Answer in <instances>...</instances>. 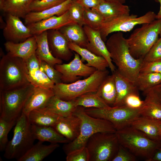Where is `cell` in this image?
Returning a JSON list of instances; mask_svg holds the SVG:
<instances>
[{
	"label": "cell",
	"mask_w": 161,
	"mask_h": 161,
	"mask_svg": "<svg viewBox=\"0 0 161 161\" xmlns=\"http://www.w3.org/2000/svg\"><path fill=\"white\" fill-rule=\"evenodd\" d=\"M84 111L92 117L110 122L117 131L130 126L135 118L140 116V109H132L124 105L103 108H85Z\"/></svg>",
	"instance_id": "cell-11"
},
{
	"label": "cell",
	"mask_w": 161,
	"mask_h": 161,
	"mask_svg": "<svg viewBox=\"0 0 161 161\" xmlns=\"http://www.w3.org/2000/svg\"><path fill=\"white\" fill-rule=\"evenodd\" d=\"M154 1L157 2L159 3L160 5V10L156 16V19H161V0H154Z\"/></svg>",
	"instance_id": "cell-51"
},
{
	"label": "cell",
	"mask_w": 161,
	"mask_h": 161,
	"mask_svg": "<svg viewBox=\"0 0 161 161\" xmlns=\"http://www.w3.org/2000/svg\"><path fill=\"white\" fill-rule=\"evenodd\" d=\"M47 39L51 53L55 57L61 60L69 61L72 55L69 41L58 30H47Z\"/></svg>",
	"instance_id": "cell-15"
},
{
	"label": "cell",
	"mask_w": 161,
	"mask_h": 161,
	"mask_svg": "<svg viewBox=\"0 0 161 161\" xmlns=\"http://www.w3.org/2000/svg\"><path fill=\"white\" fill-rule=\"evenodd\" d=\"M34 0H5L0 1V9L7 14L24 18L30 12V6Z\"/></svg>",
	"instance_id": "cell-29"
},
{
	"label": "cell",
	"mask_w": 161,
	"mask_h": 161,
	"mask_svg": "<svg viewBox=\"0 0 161 161\" xmlns=\"http://www.w3.org/2000/svg\"><path fill=\"white\" fill-rule=\"evenodd\" d=\"M83 18L85 25L98 30L104 20L101 15L94 9L90 8H84Z\"/></svg>",
	"instance_id": "cell-37"
},
{
	"label": "cell",
	"mask_w": 161,
	"mask_h": 161,
	"mask_svg": "<svg viewBox=\"0 0 161 161\" xmlns=\"http://www.w3.org/2000/svg\"><path fill=\"white\" fill-rule=\"evenodd\" d=\"M5 0H0V1H5Z\"/></svg>",
	"instance_id": "cell-55"
},
{
	"label": "cell",
	"mask_w": 161,
	"mask_h": 161,
	"mask_svg": "<svg viewBox=\"0 0 161 161\" xmlns=\"http://www.w3.org/2000/svg\"><path fill=\"white\" fill-rule=\"evenodd\" d=\"M156 14L149 11L140 17L136 15H122L104 20L99 30L105 42L110 34L117 32H127L136 25L151 22L156 19Z\"/></svg>",
	"instance_id": "cell-10"
},
{
	"label": "cell",
	"mask_w": 161,
	"mask_h": 161,
	"mask_svg": "<svg viewBox=\"0 0 161 161\" xmlns=\"http://www.w3.org/2000/svg\"><path fill=\"white\" fill-rule=\"evenodd\" d=\"M161 19L142 24L127 38L130 52L136 59H143L159 38Z\"/></svg>",
	"instance_id": "cell-7"
},
{
	"label": "cell",
	"mask_w": 161,
	"mask_h": 161,
	"mask_svg": "<svg viewBox=\"0 0 161 161\" xmlns=\"http://www.w3.org/2000/svg\"><path fill=\"white\" fill-rule=\"evenodd\" d=\"M140 116L161 123V106L157 103L145 99L140 109Z\"/></svg>",
	"instance_id": "cell-36"
},
{
	"label": "cell",
	"mask_w": 161,
	"mask_h": 161,
	"mask_svg": "<svg viewBox=\"0 0 161 161\" xmlns=\"http://www.w3.org/2000/svg\"><path fill=\"white\" fill-rule=\"evenodd\" d=\"M34 86L29 83L22 86L0 92V118L10 121L17 120Z\"/></svg>",
	"instance_id": "cell-6"
},
{
	"label": "cell",
	"mask_w": 161,
	"mask_h": 161,
	"mask_svg": "<svg viewBox=\"0 0 161 161\" xmlns=\"http://www.w3.org/2000/svg\"><path fill=\"white\" fill-rule=\"evenodd\" d=\"M159 35L160 36V38H161V30L159 34Z\"/></svg>",
	"instance_id": "cell-53"
},
{
	"label": "cell",
	"mask_w": 161,
	"mask_h": 161,
	"mask_svg": "<svg viewBox=\"0 0 161 161\" xmlns=\"http://www.w3.org/2000/svg\"><path fill=\"white\" fill-rule=\"evenodd\" d=\"M7 14L3 35L7 41L21 42L33 36L30 29L24 24L19 18L11 14Z\"/></svg>",
	"instance_id": "cell-13"
},
{
	"label": "cell",
	"mask_w": 161,
	"mask_h": 161,
	"mask_svg": "<svg viewBox=\"0 0 161 161\" xmlns=\"http://www.w3.org/2000/svg\"><path fill=\"white\" fill-rule=\"evenodd\" d=\"M66 155V161H89V154L86 147L75 150Z\"/></svg>",
	"instance_id": "cell-44"
},
{
	"label": "cell",
	"mask_w": 161,
	"mask_h": 161,
	"mask_svg": "<svg viewBox=\"0 0 161 161\" xmlns=\"http://www.w3.org/2000/svg\"><path fill=\"white\" fill-rule=\"evenodd\" d=\"M35 140L31 124L27 116L22 112L15 125L13 137L8 142L5 149L4 157L18 160L32 147Z\"/></svg>",
	"instance_id": "cell-5"
},
{
	"label": "cell",
	"mask_w": 161,
	"mask_h": 161,
	"mask_svg": "<svg viewBox=\"0 0 161 161\" xmlns=\"http://www.w3.org/2000/svg\"><path fill=\"white\" fill-rule=\"evenodd\" d=\"M136 156L120 144L117 152L112 161H135Z\"/></svg>",
	"instance_id": "cell-45"
},
{
	"label": "cell",
	"mask_w": 161,
	"mask_h": 161,
	"mask_svg": "<svg viewBox=\"0 0 161 161\" xmlns=\"http://www.w3.org/2000/svg\"><path fill=\"white\" fill-rule=\"evenodd\" d=\"M160 127L161 130V123L160 124Z\"/></svg>",
	"instance_id": "cell-54"
},
{
	"label": "cell",
	"mask_w": 161,
	"mask_h": 161,
	"mask_svg": "<svg viewBox=\"0 0 161 161\" xmlns=\"http://www.w3.org/2000/svg\"><path fill=\"white\" fill-rule=\"evenodd\" d=\"M115 80L117 92L116 101L113 106L123 105L124 100L130 93L138 92L136 84L121 74L117 69L112 72Z\"/></svg>",
	"instance_id": "cell-22"
},
{
	"label": "cell",
	"mask_w": 161,
	"mask_h": 161,
	"mask_svg": "<svg viewBox=\"0 0 161 161\" xmlns=\"http://www.w3.org/2000/svg\"><path fill=\"white\" fill-rule=\"evenodd\" d=\"M83 28L88 38V42L86 48L95 55L103 57L107 61L112 72L116 69L112 63L110 54L98 30L92 29L85 25Z\"/></svg>",
	"instance_id": "cell-14"
},
{
	"label": "cell",
	"mask_w": 161,
	"mask_h": 161,
	"mask_svg": "<svg viewBox=\"0 0 161 161\" xmlns=\"http://www.w3.org/2000/svg\"><path fill=\"white\" fill-rule=\"evenodd\" d=\"M96 92L107 105L113 106L116 98L117 92L114 76L113 73L105 78Z\"/></svg>",
	"instance_id": "cell-31"
},
{
	"label": "cell",
	"mask_w": 161,
	"mask_h": 161,
	"mask_svg": "<svg viewBox=\"0 0 161 161\" xmlns=\"http://www.w3.org/2000/svg\"><path fill=\"white\" fill-rule=\"evenodd\" d=\"M119 145L115 133L94 134L89 139L85 146L88 151L89 161H112Z\"/></svg>",
	"instance_id": "cell-9"
},
{
	"label": "cell",
	"mask_w": 161,
	"mask_h": 161,
	"mask_svg": "<svg viewBox=\"0 0 161 161\" xmlns=\"http://www.w3.org/2000/svg\"><path fill=\"white\" fill-rule=\"evenodd\" d=\"M29 83L25 61L7 53L4 55L0 62V92Z\"/></svg>",
	"instance_id": "cell-8"
},
{
	"label": "cell",
	"mask_w": 161,
	"mask_h": 161,
	"mask_svg": "<svg viewBox=\"0 0 161 161\" xmlns=\"http://www.w3.org/2000/svg\"><path fill=\"white\" fill-rule=\"evenodd\" d=\"M25 61L27 73L31 71L40 69L41 62L39 60L35 53Z\"/></svg>",
	"instance_id": "cell-48"
},
{
	"label": "cell",
	"mask_w": 161,
	"mask_h": 161,
	"mask_svg": "<svg viewBox=\"0 0 161 161\" xmlns=\"http://www.w3.org/2000/svg\"><path fill=\"white\" fill-rule=\"evenodd\" d=\"M161 123L140 116L135 118L130 126L141 131L153 140L161 143Z\"/></svg>",
	"instance_id": "cell-20"
},
{
	"label": "cell",
	"mask_w": 161,
	"mask_h": 161,
	"mask_svg": "<svg viewBox=\"0 0 161 161\" xmlns=\"http://www.w3.org/2000/svg\"><path fill=\"white\" fill-rule=\"evenodd\" d=\"M161 60V38H159L146 54L143 62H148Z\"/></svg>",
	"instance_id": "cell-43"
},
{
	"label": "cell",
	"mask_w": 161,
	"mask_h": 161,
	"mask_svg": "<svg viewBox=\"0 0 161 161\" xmlns=\"http://www.w3.org/2000/svg\"><path fill=\"white\" fill-rule=\"evenodd\" d=\"M109 73L107 69L97 70L84 79L79 80L71 83H61L55 84L52 89L55 95L60 99L72 100L86 93L96 92Z\"/></svg>",
	"instance_id": "cell-4"
},
{
	"label": "cell",
	"mask_w": 161,
	"mask_h": 161,
	"mask_svg": "<svg viewBox=\"0 0 161 161\" xmlns=\"http://www.w3.org/2000/svg\"><path fill=\"white\" fill-rule=\"evenodd\" d=\"M85 108L78 106L73 113L81 120L80 132L76 139L64 145L63 148L66 154L75 150L85 147L89 138L96 133H115L117 131L110 122L89 115L85 112Z\"/></svg>",
	"instance_id": "cell-2"
},
{
	"label": "cell",
	"mask_w": 161,
	"mask_h": 161,
	"mask_svg": "<svg viewBox=\"0 0 161 161\" xmlns=\"http://www.w3.org/2000/svg\"><path fill=\"white\" fill-rule=\"evenodd\" d=\"M77 107L72 100H63L54 95L43 108L59 117H66L72 114Z\"/></svg>",
	"instance_id": "cell-26"
},
{
	"label": "cell",
	"mask_w": 161,
	"mask_h": 161,
	"mask_svg": "<svg viewBox=\"0 0 161 161\" xmlns=\"http://www.w3.org/2000/svg\"><path fill=\"white\" fill-rule=\"evenodd\" d=\"M66 0H34L30 6V12H39L56 6Z\"/></svg>",
	"instance_id": "cell-39"
},
{
	"label": "cell",
	"mask_w": 161,
	"mask_h": 161,
	"mask_svg": "<svg viewBox=\"0 0 161 161\" xmlns=\"http://www.w3.org/2000/svg\"><path fill=\"white\" fill-rule=\"evenodd\" d=\"M100 13L104 20L116 16L130 14L129 7L117 1L103 0L97 7L92 8Z\"/></svg>",
	"instance_id": "cell-27"
},
{
	"label": "cell",
	"mask_w": 161,
	"mask_h": 161,
	"mask_svg": "<svg viewBox=\"0 0 161 161\" xmlns=\"http://www.w3.org/2000/svg\"><path fill=\"white\" fill-rule=\"evenodd\" d=\"M27 117L31 124L52 127L59 116L42 108L31 111Z\"/></svg>",
	"instance_id": "cell-32"
},
{
	"label": "cell",
	"mask_w": 161,
	"mask_h": 161,
	"mask_svg": "<svg viewBox=\"0 0 161 161\" xmlns=\"http://www.w3.org/2000/svg\"><path fill=\"white\" fill-rule=\"evenodd\" d=\"M144 100L140 99L138 92L130 93L125 98L123 105L133 109H140L143 106Z\"/></svg>",
	"instance_id": "cell-42"
},
{
	"label": "cell",
	"mask_w": 161,
	"mask_h": 161,
	"mask_svg": "<svg viewBox=\"0 0 161 161\" xmlns=\"http://www.w3.org/2000/svg\"><path fill=\"white\" fill-rule=\"evenodd\" d=\"M161 83V73H140L136 85L139 90L144 92Z\"/></svg>",
	"instance_id": "cell-34"
},
{
	"label": "cell",
	"mask_w": 161,
	"mask_h": 161,
	"mask_svg": "<svg viewBox=\"0 0 161 161\" xmlns=\"http://www.w3.org/2000/svg\"><path fill=\"white\" fill-rule=\"evenodd\" d=\"M33 36L35 38L37 44L35 53L41 61H44L54 67L56 64H62V60L54 57L50 52L47 31Z\"/></svg>",
	"instance_id": "cell-25"
},
{
	"label": "cell",
	"mask_w": 161,
	"mask_h": 161,
	"mask_svg": "<svg viewBox=\"0 0 161 161\" xmlns=\"http://www.w3.org/2000/svg\"><path fill=\"white\" fill-rule=\"evenodd\" d=\"M145 98L153 101L161 106V83L143 92Z\"/></svg>",
	"instance_id": "cell-46"
},
{
	"label": "cell",
	"mask_w": 161,
	"mask_h": 161,
	"mask_svg": "<svg viewBox=\"0 0 161 161\" xmlns=\"http://www.w3.org/2000/svg\"><path fill=\"white\" fill-rule=\"evenodd\" d=\"M150 161H161V145L156 149Z\"/></svg>",
	"instance_id": "cell-50"
},
{
	"label": "cell",
	"mask_w": 161,
	"mask_h": 161,
	"mask_svg": "<svg viewBox=\"0 0 161 161\" xmlns=\"http://www.w3.org/2000/svg\"><path fill=\"white\" fill-rule=\"evenodd\" d=\"M31 129L35 139L51 143H66L69 142L52 127L31 124Z\"/></svg>",
	"instance_id": "cell-24"
},
{
	"label": "cell",
	"mask_w": 161,
	"mask_h": 161,
	"mask_svg": "<svg viewBox=\"0 0 161 161\" xmlns=\"http://www.w3.org/2000/svg\"><path fill=\"white\" fill-rule=\"evenodd\" d=\"M4 45L7 54L24 61L35 53L37 48L36 39L33 35L21 42L16 43L7 41Z\"/></svg>",
	"instance_id": "cell-18"
},
{
	"label": "cell",
	"mask_w": 161,
	"mask_h": 161,
	"mask_svg": "<svg viewBox=\"0 0 161 161\" xmlns=\"http://www.w3.org/2000/svg\"><path fill=\"white\" fill-rule=\"evenodd\" d=\"M68 45L72 51L80 55L83 61L87 62L86 65L87 66L99 70H104L109 67L107 61L103 57L97 56L86 48L81 47L73 43L69 42Z\"/></svg>",
	"instance_id": "cell-23"
},
{
	"label": "cell",
	"mask_w": 161,
	"mask_h": 161,
	"mask_svg": "<svg viewBox=\"0 0 161 161\" xmlns=\"http://www.w3.org/2000/svg\"><path fill=\"white\" fill-rule=\"evenodd\" d=\"M80 125V119L73 114L66 117H59L52 127L70 142L79 135Z\"/></svg>",
	"instance_id": "cell-17"
},
{
	"label": "cell",
	"mask_w": 161,
	"mask_h": 161,
	"mask_svg": "<svg viewBox=\"0 0 161 161\" xmlns=\"http://www.w3.org/2000/svg\"><path fill=\"white\" fill-rule=\"evenodd\" d=\"M58 30L68 41L86 48L88 41L83 27L76 23L63 26Z\"/></svg>",
	"instance_id": "cell-30"
},
{
	"label": "cell",
	"mask_w": 161,
	"mask_h": 161,
	"mask_svg": "<svg viewBox=\"0 0 161 161\" xmlns=\"http://www.w3.org/2000/svg\"><path fill=\"white\" fill-rule=\"evenodd\" d=\"M111 58L123 75L136 84L143 59H136L131 55L127 41L122 32L113 34L106 44Z\"/></svg>",
	"instance_id": "cell-1"
},
{
	"label": "cell",
	"mask_w": 161,
	"mask_h": 161,
	"mask_svg": "<svg viewBox=\"0 0 161 161\" xmlns=\"http://www.w3.org/2000/svg\"><path fill=\"white\" fill-rule=\"evenodd\" d=\"M40 69L44 72L55 84L62 83L61 74L53 66L44 61H42Z\"/></svg>",
	"instance_id": "cell-41"
},
{
	"label": "cell",
	"mask_w": 161,
	"mask_h": 161,
	"mask_svg": "<svg viewBox=\"0 0 161 161\" xmlns=\"http://www.w3.org/2000/svg\"><path fill=\"white\" fill-rule=\"evenodd\" d=\"M54 67L61 74L62 83H66L75 82L81 77H88L97 70L84 64L76 53H74L73 59L69 63L57 64Z\"/></svg>",
	"instance_id": "cell-12"
},
{
	"label": "cell",
	"mask_w": 161,
	"mask_h": 161,
	"mask_svg": "<svg viewBox=\"0 0 161 161\" xmlns=\"http://www.w3.org/2000/svg\"><path fill=\"white\" fill-rule=\"evenodd\" d=\"M76 106L85 108H103L109 106L96 92H91L81 95L72 100Z\"/></svg>",
	"instance_id": "cell-33"
},
{
	"label": "cell",
	"mask_w": 161,
	"mask_h": 161,
	"mask_svg": "<svg viewBox=\"0 0 161 161\" xmlns=\"http://www.w3.org/2000/svg\"><path fill=\"white\" fill-rule=\"evenodd\" d=\"M116 134L120 144L136 157L150 161L161 143L151 139L145 134L131 126L117 130Z\"/></svg>",
	"instance_id": "cell-3"
},
{
	"label": "cell",
	"mask_w": 161,
	"mask_h": 161,
	"mask_svg": "<svg viewBox=\"0 0 161 161\" xmlns=\"http://www.w3.org/2000/svg\"><path fill=\"white\" fill-rule=\"evenodd\" d=\"M161 73V60L148 62H143L140 73Z\"/></svg>",
	"instance_id": "cell-47"
},
{
	"label": "cell",
	"mask_w": 161,
	"mask_h": 161,
	"mask_svg": "<svg viewBox=\"0 0 161 161\" xmlns=\"http://www.w3.org/2000/svg\"><path fill=\"white\" fill-rule=\"evenodd\" d=\"M39 141L32 147L18 161H41L59 147L58 143L43 144Z\"/></svg>",
	"instance_id": "cell-28"
},
{
	"label": "cell",
	"mask_w": 161,
	"mask_h": 161,
	"mask_svg": "<svg viewBox=\"0 0 161 161\" xmlns=\"http://www.w3.org/2000/svg\"><path fill=\"white\" fill-rule=\"evenodd\" d=\"M74 23H76L71 19L68 10L60 16H54L26 26L33 36L50 30H58L63 26Z\"/></svg>",
	"instance_id": "cell-16"
},
{
	"label": "cell",
	"mask_w": 161,
	"mask_h": 161,
	"mask_svg": "<svg viewBox=\"0 0 161 161\" xmlns=\"http://www.w3.org/2000/svg\"><path fill=\"white\" fill-rule=\"evenodd\" d=\"M85 8H94L98 6L103 0H74Z\"/></svg>",
	"instance_id": "cell-49"
},
{
	"label": "cell",
	"mask_w": 161,
	"mask_h": 161,
	"mask_svg": "<svg viewBox=\"0 0 161 161\" xmlns=\"http://www.w3.org/2000/svg\"><path fill=\"white\" fill-rule=\"evenodd\" d=\"M27 77L34 86L45 89H53L55 84L40 69L27 72Z\"/></svg>",
	"instance_id": "cell-35"
},
{
	"label": "cell",
	"mask_w": 161,
	"mask_h": 161,
	"mask_svg": "<svg viewBox=\"0 0 161 161\" xmlns=\"http://www.w3.org/2000/svg\"><path fill=\"white\" fill-rule=\"evenodd\" d=\"M73 0H66L56 6L39 12H30L24 18L26 25L35 23L54 16H60L69 9Z\"/></svg>",
	"instance_id": "cell-21"
},
{
	"label": "cell",
	"mask_w": 161,
	"mask_h": 161,
	"mask_svg": "<svg viewBox=\"0 0 161 161\" xmlns=\"http://www.w3.org/2000/svg\"><path fill=\"white\" fill-rule=\"evenodd\" d=\"M68 11L71 19L75 22L83 26L85 25L84 20V8L73 0Z\"/></svg>",
	"instance_id": "cell-40"
},
{
	"label": "cell",
	"mask_w": 161,
	"mask_h": 161,
	"mask_svg": "<svg viewBox=\"0 0 161 161\" xmlns=\"http://www.w3.org/2000/svg\"><path fill=\"white\" fill-rule=\"evenodd\" d=\"M17 120L8 121L0 118V151H4L9 141L8 134Z\"/></svg>",
	"instance_id": "cell-38"
},
{
	"label": "cell",
	"mask_w": 161,
	"mask_h": 161,
	"mask_svg": "<svg viewBox=\"0 0 161 161\" xmlns=\"http://www.w3.org/2000/svg\"><path fill=\"white\" fill-rule=\"evenodd\" d=\"M54 95L52 89L35 86L25 103L22 112L27 116L31 111L43 108L49 99Z\"/></svg>",
	"instance_id": "cell-19"
},
{
	"label": "cell",
	"mask_w": 161,
	"mask_h": 161,
	"mask_svg": "<svg viewBox=\"0 0 161 161\" xmlns=\"http://www.w3.org/2000/svg\"><path fill=\"white\" fill-rule=\"evenodd\" d=\"M106 1H119L122 3L124 4L126 1V0H104Z\"/></svg>",
	"instance_id": "cell-52"
}]
</instances>
